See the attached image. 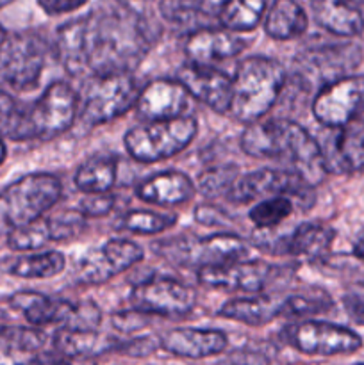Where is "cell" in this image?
<instances>
[{
    "label": "cell",
    "mask_w": 364,
    "mask_h": 365,
    "mask_svg": "<svg viewBox=\"0 0 364 365\" xmlns=\"http://www.w3.org/2000/svg\"><path fill=\"white\" fill-rule=\"evenodd\" d=\"M84 18L89 75L132 71L159 36L156 24L128 0H116Z\"/></svg>",
    "instance_id": "obj_1"
},
{
    "label": "cell",
    "mask_w": 364,
    "mask_h": 365,
    "mask_svg": "<svg viewBox=\"0 0 364 365\" xmlns=\"http://www.w3.org/2000/svg\"><path fill=\"white\" fill-rule=\"evenodd\" d=\"M239 145L246 155L256 159L282 160L288 170L298 173L310 185L320 184L327 175L318 139L291 120L275 118L248 123Z\"/></svg>",
    "instance_id": "obj_2"
},
{
    "label": "cell",
    "mask_w": 364,
    "mask_h": 365,
    "mask_svg": "<svg viewBox=\"0 0 364 365\" xmlns=\"http://www.w3.org/2000/svg\"><path fill=\"white\" fill-rule=\"evenodd\" d=\"M285 84V70L278 61L250 56L239 61L232 77V103L228 113L241 123L259 121L273 109Z\"/></svg>",
    "instance_id": "obj_3"
},
{
    "label": "cell",
    "mask_w": 364,
    "mask_h": 365,
    "mask_svg": "<svg viewBox=\"0 0 364 365\" xmlns=\"http://www.w3.org/2000/svg\"><path fill=\"white\" fill-rule=\"evenodd\" d=\"M63 185L50 173H31L0 191V235L45 216L61 198Z\"/></svg>",
    "instance_id": "obj_4"
},
{
    "label": "cell",
    "mask_w": 364,
    "mask_h": 365,
    "mask_svg": "<svg viewBox=\"0 0 364 365\" xmlns=\"http://www.w3.org/2000/svg\"><path fill=\"white\" fill-rule=\"evenodd\" d=\"M198 132L195 116H178L171 120L145 121L132 127L123 135L128 155L143 164L166 160L188 148Z\"/></svg>",
    "instance_id": "obj_5"
},
{
    "label": "cell",
    "mask_w": 364,
    "mask_h": 365,
    "mask_svg": "<svg viewBox=\"0 0 364 365\" xmlns=\"http://www.w3.org/2000/svg\"><path fill=\"white\" fill-rule=\"evenodd\" d=\"M139 86L132 71L91 75L79 98V116L86 125H103L118 120L136 106Z\"/></svg>",
    "instance_id": "obj_6"
},
{
    "label": "cell",
    "mask_w": 364,
    "mask_h": 365,
    "mask_svg": "<svg viewBox=\"0 0 364 365\" xmlns=\"http://www.w3.org/2000/svg\"><path fill=\"white\" fill-rule=\"evenodd\" d=\"M157 255L166 259L173 266L188 269L220 266V264L243 260L248 257V246L234 234H213L207 237H173L170 241L157 242L153 246Z\"/></svg>",
    "instance_id": "obj_7"
},
{
    "label": "cell",
    "mask_w": 364,
    "mask_h": 365,
    "mask_svg": "<svg viewBox=\"0 0 364 365\" xmlns=\"http://www.w3.org/2000/svg\"><path fill=\"white\" fill-rule=\"evenodd\" d=\"M79 116V96L68 82L56 81L25 110L24 141H50L71 128Z\"/></svg>",
    "instance_id": "obj_8"
},
{
    "label": "cell",
    "mask_w": 364,
    "mask_h": 365,
    "mask_svg": "<svg viewBox=\"0 0 364 365\" xmlns=\"http://www.w3.org/2000/svg\"><path fill=\"white\" fill-rule=\"evenodd\" d=\"M46 45L34 32L6 34L0 43V84L16 91L36 88L45 66Z\"/></svg>",
    "instance_id": "obj_9"
},
{
    "label": "cell",
    "mask_w": 364,
    "mask_h": 365,
    "mask_svg": "<svg viewBox=\"0 0 364 365\" xmlns=\"http://www.w3.org/2000/svg\"><path fill=\"white\" fill-rule=\"evenodd\" d=\"M270 196H288L291 200L303 202V207L313 205V185L307 184L298 173L277 168H261L250 173L239 175L232 185L228 198L234 203H250Z\"/></svg>",
    "instance_id": "obj_10"
},
{
    "label": "cell",
    "mask_w": 364,
    "mask_h": 365,
    "mask_svg": "<svg viewBox=\"0 0 364 365\" xmlns=\"http://www.w3.org/2000/svg\"><path fill=\"white\" fill-rule=\"evenodd\" d=\"M285 339L295 349L310 356L350 355L363 348V339L353 330L327 321L307 319L285 330Z\"/></svg>",
    "instance_id": "obj_11"
},
{
    "label": "cell",
    "mask_w": 364,
    "mask_h": 365,
    "mask_svg": "<svg viewBox=\"0 0 364 365\" xmlns=\"http://www.w3.org/2000/svg\"><path fill=\"white\" fill-rule=\"evenodd\" d=\"M143 259L141 246L127 239H109L88 250L75 266V280L84 285H100L125 273Z\"/></svg>",
    "instance_id": "obj_12"
},
{
    "label": "cell",
    "mask_w": 364,
    "mask_h": 365,
    "mask_svg": "<svg viewBox=\"0 0 364 365\" xmlns=\"http://www.w3.org/2000/svg\"><path fill=\"white\" fill-rule=\"evenodd\" d=\"M364 106V77L346 75L321 86L313 100V116L327 128H339L359 114Z\"/></svg>",
    "instance_id": "obj_13"
},
{
    "label": "cell",
    "mask_w": 364,
    "mask_h": 365,
    "mask_svg": "<svg viewBox=\"0 0 364 365\" xmlns=\"http://www.w3.org/2000/svg\"><path fill=\"white\" fill-rule=\"evenodd\" d=\"M131 303L139 314L182 317L195 309L196 291L173 278L156 277L134 285Z\"/></svg>",
    "instance_id": "obj_14"
},
{
    "label": "cell",
    "mask_w": 364,
    "mask_h": 365,
    "mask_svg": "<svg viewBox=\"0 0 364 365\" xmlns=\"http://www.w3.org/2000/svg\"><path fill=\"white\" fill-rule=\"evenodd\" d=\"M278 266L264 260H234L198 269V282L206 287L228 292L259 294L277 278Z\"/></svg>",
    "instance_id": "obj_15"
},
{
    "label": "cell",
    "mask_w": 364,
    "mask_h": 365,
    "mask_svg": "<svg viewBox=\"0 0 364 365\" xmlns=\"http://www.w3.org/2000/svg\"><path fill=\"white\" fill-rule=\"evenodd\" d=\"M177 81L189 96L216 113H228L232 103V77L213 64L191 63L178 68Z\"/></svg>",
    "instance_id": "obj_16"
},
{
    "label": "cell",
    "mask_w": 364,
    "mask_h": 365,
    "mask_svg": "<svg viewBox=\"0 0 364 365\" xmlns=\"http://www.w3.org/2000/svg\"><path fill=\"white\" fill-rule=\"evenodd\" d=\"M325 143L318 141L327 173H353L364 170V118L357 114L339 128H332Z\"/></svg>",
    "instance_id": "obj_17"
},
{
    "label": "cell",
    "mask_w": 364,
    "mask_h": 365,
    "mask_svg": "<svg viewBox=\"0 0 364 365\" xmlns=\"http://www.w3.org/2000/svg\"><path fill=\"white\" fill-rule=\"evenodd\" d=\"M189 93L178 81L157 78L139 89L136 110L145 121L171 120L184 116L188 109Z\"/></svg>",
    "instance_id": "obj_18"
},
{
    "label": "cell",
    "mask_w": 364,
    "mask_h": 365,
    "mask_svg": "<svg viewBox=\"0 0 364 365\" xmlns=\"http://www.w3.org/2000/svg\"><path fill=\"white\" fill-rule=\"evenodd\" d=\"M248 43L238 32L223 27H202L189 32L184 41V52L191 63L213 64L239 56Z\"/></svg>",
    "instance_id": "obj_19"
},
{
    "label": "cell",
    "mask_w": 364,
    "mask_h": 365,
    "mask_svg": "<svg viewBox=\"0 0 364 365\" xmlns=\"http://www.w3.org/2000/svg\"><path fill=\"white\" fill-rule=\"evenodd\" d=\"M164 351L182 359H209L225 351L228 344L227 334L206 328H173L159 339Z\"/></svg>",
    "instance_id": "obj_20"
},
{
    "label": "cell",
    "mask_w": 364,
    "mask_h": 365,
    "mask_svg": "<svg viewBox=\"0 0 364 365\" xmlns=\"http://www.w3.org/2000/svg\"><path fill=\"white\" fill-rule=\"evenodd\" d=\"M196 184L182 171H163L148 177L136 187V196L152 205L173 207L195 196Z\"/></svg>",
    "instance_id": "obj_21"
},
{
    "label": "cell",
    "mask_w": 364,
    "mask_h": 365,
    "mask_svg": "<svg viewBox=\"0 0 364 365\" xmlns=\"http://www.w3.org/2000/svg\"><path fill=\"white\" fill-rule=\"evenodd\" d=\"M335 232L321 223H302L289 235L278 239L277 255H293L303 260H321L330 253Z\"/></svg>",
    "instance_id": "obj_22"
},
{
    "label": "cell",
    "mask_w": 364,
    "mask_h": 365,
    "mask_svg": "<svg viewBox=\"0 0 364 365\" xmlns=\"http://www.w3.org/2000/svg\"><path fill=\"white\" fill-rule=\"evenodd\" d=\"M363 59V50L353 43H339V45H325L316 50H309L303 56L305 71L318 73L325 84L335 78L346 77ZM323 84V86H325Z\"/></svg>",
    "instance_id": "obj_23"
},
{
    "label": "cell",
    "mask_w": 364,
    "mask_h": 365,
    "mask_svg": "<svg viewBox=\"0 0 364 365\" xmlns=\"http://www.w3.org/2000/svg\"><path fill=\"white\" fill-rule=\"evenodd\" d=\"M285 296L284 294H259L248 298H236L225 303L218 316L225 319L238 321L246 327H263L277 317H284Z\"/></svg>",
    "instance_id": "obj_24"
},
{
    "label": "cell",
    "mask_w": 364,
    "mask_h": 365,
    "mask_svg": "<svg viewBox=\"0 0 364 365\" xmlns=\"http://www.w3.org/2000/svg\"><path fill=\"white\" fill-rule=\"evenodd\" d=\"M316 24L338 38H355L364 31V16L352 0H309Z\"/></svg>",
    "instance_id": "obj_25"
},
{
    "label": "cell",
    "mask_w": 364,
    "mask_h": 365,
    "mask_svg": "<svg viewBox=\"0 0 364 365\" xmlns=\"http://www.w3.org/2000/svg\"><path fill=\"white\" fill-rule=\"evenodd\" d=\"M9 303L13 309L24 314L27 323L38 328L49 324L64 327L75 310V303L63 298H52L41 292H16Z\"/></svg>",
    "instance_id": "obj_26"
},
{
    "label": "cell",
    "mask_w": 364,
    "mask_h": 365,
    "mask_svg": "<svg viewBox=\"0 0 364 365\" xmlns=\"http://www.w3.org/2000/svg\"><path fill=\"white\" fill-rule=\"evenodd\" d=\"M54 53L64 70L74 77L89 73L88 48H86V18L63 24L56 32Z\"/></svg>",
    "instance_id": "obj_27"
},
{
    "label": "cell",
    "mask_w": 364,
    "mask_h": 365,
    "mask_svg": "<svg viewBox=\"0 0 364 365\" xmlns=\"http://www.w3.org/2000/svg\"><path fill=\"white\" fill-rule=\"evenodd\" d=\"M45 346L38 327H0V365H29Z\"/></svg>",
    "instance_id": "obj_28"
},
{
    "label": "cell",
    "mask_w": 364,
    "mask_h": 365,
    "mask_svg": "<svg viewBox=\"0 0 364 365\" xmlns=\"http://www.w3.org/2000/svg\"><path fill=\"white\" fill-rule=\"evenodd\" d=\"M264 32L277 41H289L305 34L309 16L296 0H273L263 18Z\"/></svg>",
    "instance_id": "obj_29"
},
{
    "label": "cell",
    "mask_w": 364,
    "mask_h": 365,
    "mask_svg": "<svg viewBox=\"0 0 364 365\" xmlns=\"http://www.w3.org/2000/svg\"><path fill=\"white\" fill-rule=\"evenodd\" d=\"M54 346L61 356H95L118 351L120 341L96 330H68L61 328L54 337Z\"/></svg>",
    "instance_id": "obj_30"
},
{
    "label": "cell",
    "mask_w": 364,
    "mask_h": 365,
    "mask_svg": "<svg viewBox=\"0 0 364 365\" xmlns=\"http://www.w3.org/2000/svg\"><path fill=\"white\" fill-rule=\"evenodd\" d=\"M223 0H161V14L170 24L188 25L191 31L211 27L209 21H218V11Z\"/></svg>",
    "instance_id": "obj_31"
},
{
    "label": "cell",
    "mask_w": 364,
    "mask_h": 365,
    "mask_svg": "<svg viewBox=\"0 0 364 365\" xmlns=\"http://www.w3.org/2000/svg\"><path fill=\"white\" fill-rule=\"evenodd\" d=\"M268 0H223L218 11L220 27L232 32L253 31L263 21Z\"/></svg>",
    "instance_id": "obj_32"
},
{
    "label": "cell",
    "mask_w": 364,
    "mask_h": 365,
    "mask_svg": "<svg viewBox=\"0 0 364 365\" xmlns=\"http://www.w3.org/2000/svg\"><path fill=\"white\" fill-rule=\"evenodd\" d=\"M118 166L113 157H91L75 173V187L82 195L111 192L116 182Z\"/></svg>",
    "instance_id": "obj_33"
},
{
    "label": "cell",
    "mask_w": 364,
    "mask_h": 365,
    "mask_svg": "<svg viewBox=\"0 0 364 365\" xmlns=\"http://www.w3.org/2000/svg\"><path fill=\"white\" fill-rule=\"evenodd\" d=\"M66 267V259L61 252L49 250L41 253H31V255H20L13 259L7 266V273L18 278H52L63 273Z\"/></svg>",
    "instance_id": "obj_34"
},
{
    "label": "cell",
    "mask_w": 364,
    "mask_h": 365,
    "mask_svg": "<svg viewBox=\"0 0 364 365\" xmlns=\"http://www.w3.org/2000/svg\"><path fill=\"white\" fill-rule=\"evenodd\" d=\"M177 223V216L168 212H153V210L134 209L125 212L118 221V228L131 234L157 235L168 230Z\"/></svg>",
    "instance_id": "obj_35"
},
{
    "label": "cell",
    "mask_w": 364,
    "mask_h": 365,
    "mask_svg": "<svg viewBox=\"0 0 364 365\" xmlns=\"http://www.w3.org/2000/svg\"><path fill=\"white\" fill-rule=\"evenodd\" d=\"M295 210V202L288 196L263 198L250 209L248 217L257 228H275L288 220Z\"/></svg>",
    "instance_id": "obj_36"
},
{
    "label": "cell",
    "mask_w": 364,
    "mask_h": 365,
    "mask_svg": "<svg viewBox=\"0 0 364 365\" xmlns=\"http://www.w3.org/2000/svg\"><path fill=\"white\" fill-rule=\"evenodd\" d=\"M50 241H52V232H50L49 217L45 216L7 234V246L14 252H36Z\"/></svg>",
    "instance_id": "obj_37"
},
{
    "label": "cell",
    "mask_w": 364,
    "mask_h": 365,
    "mask_svg": "<svg viewBox=\"0 0 364 365\" xmlns=\"http://www.w3.org/2000/svg\"><path fill=\"white\" fill-rule=\"evenodd\" d=\"M238 177L239 171L234 164L209 168L196 178V191L206 196H228Z\"/></svg>",
    "instance_id": "obj_38"
},
{
    "label": "cell",
    "mask_w": 364,
    "mask_h": 365,
    "mask_svg": "<svg viewBox=\"0 0 364 365\" xmlns=\"http://www.w3.org/2000/svg\"><path fill=\"white\" fill-rule=\"evenodd\" d=\"M332 307L330 296L320 289H310L307 292L285 296V317H300L309 316V314L325 312Z\"/></svg>",
    "instance_id": "obj_39"
},
{
    "label": "cell",
    "mask_w": 364,
    "mask_h": 365,
    "mask_svg": "<svg viewBox=\"0 0 364 365\" xmlns=\"http://www.w3.org/2000/svg\"><path fill=\"white\" fill-rule=\"evenodd\" d=\"M25 110L20 109L16 100L0 89V138L24 141Z\"/></svg>",
    "instance_id": "obj_40"
},
{
    "label": "cell",
    "mask_w": 364,
    "mask_h": 365,
    "mask_svg": "<svg viewBox=\"0 0 364 365\" xmlns=\"http://www.w3.org/2000/svg\"><path fill=\"white\" fill-rule=\"evenodd\" d=\"M86 217L75 210H63L61 214L49 217L50 232H52V241H70L75 239L84 230Z\"/></svg>",
    "instance_id": "obj_41"
},
{
    "label": "cell",
    "mask_w": 364,
    "mask_h": 365,
    "mask_svg": "<svg viewBox=\"0 0 364 365\" xmlns=\"http://www.w3.org/2000/svg\"><path fill=\"white\" fill-rule=\"evenodd\" d=\"M100 321H102V312H100L95 303H75V310L71 314L70 321L61 328H68V330H96Z\"/></svg>",
    "instance_id": "obj_42"
},
{
    "label": "cell",
    "mask_w": 364,
    "mask_h": 365,
    "mask_svg": "<svg viewBox=\"0 0 364 365\" xmlns=\"http://www.w3.org/2000/svg\"><path fill=\"white\" fill-rule=\"evenodd\" d=\"M114 196L111 192H96V195H84L79 200L77 210L84 217H102L113 210Z\"/></svg>",
    "instance_id": "obj_43"
},
{
    "label": "cell",
    "mask_w": 364,
    "mask_h": 365,
    "mask_svg": "<svg viewBox=\"0 0 364 365\" xmlns=\"http://www.w3.org/2000/svg\"><path fill=\"white\" fill-rule=\"evenodd\" d=\"M343 305L355 323L364 324V282L350 285L343 296Z\"/></svg>",
    "instance_id": "obj_44"
},
{
    "label": "cell",
    "mask_w": 364,
    "mask_h": 365,
    "mask_svg": "<svg viewBox=\"0 0 364 365\" xmlns=\"http://www.w3.org/2000/svg\"><path fill=\"white\" fill-rule=\"evenodd\" d=\"M195 220L198 223L206 225V227H227L231 223V217L227 214H223V210L220 207L209 205V203H203L195 209Z\"/></svg>",
    "instance_id": "obj_45"
},
{
    "label": "cell",
    "mask_w": 364,
    "mask_h": 365,
    "mask_svg": "<svg viewBox=\"0 0 364 365\" xmlns=\"http://www.w3.org/2000/svg\"><path fill=\"white\" fill-rule=\"evenodd\" d=\"M159 346H161L159 341H156L153 337H139V339H132V341H127V342H120L118 351L131 356H146L150 355V353L156 351Z\"/></svg>",
    "instance_id": "obj_46"
},
{
    "label": "cell",
    "mask_w": 364,
    "mask_h": 365,
    "mask_svg": "<svg viewBox=\"0 0 364 365\" xmlns=\"http://www.w3.org/2000/svg\"><path fill=\"white\" fill-rule=\"evenodd\" d=\"M88 2L89 0H38V6L50 16H59V14L74 13Z\"/></svg>",
    "instance_id": "obj_47"
},
{
    "label": "cell",
    "mask_w": 364,
    "mask_h": 365,
    "mask_svg": "<svg viewBox=\"0 0 364 365\" xmlns=\"http://www.w3.org/2000/svg\"><path fill=\"white\" fill-rule=\"evenodd\" d=\"M29 365H68L63 356H36Z\"/></svg>",
    "instance_id": "obj_48"
},
{
    "label": "cell",
    "mask_w": 364,
    "mask_h": 365,
    "mask_svg": "<svg viewBox=\"0 0 364 365\" xmlns=\"http://www.w3.org/2000/svg\"><path fill=\"white\" fill-rule=\"evenodd\" d=\"M353 255H355L357 259L364 260V230L357 235L355 242H353Z\"/></svg>",
    "instance_id": "obj_49"
},
{
    "label": "cell",
    "mask_w": 364,
    "mask_h": 365,
    "mask_svg": "<svg viewBox=\"0 0 364 365\" xmlns=\"http://www.w3.org/2000/svg\"><path fill=\"white\" fill-rule=\"evenodd\" d=\"M6 160V145L2 143V138H0V164Z\"/></svg>",
    "instance_id": "obj_50"
},
{
    "label": "cell",
    "mask_w": 364,
    "mask_h": 365,
    "mask_svg": "<svg viewBox=\"0 0 364 365\" xmlns=\"http://www.w3.org/2000/svg\"><path fill=\"white\" fill-rule=\"evenodd\" d=\"M6 34H7V32L4 31V27H2V25H0V43H2V39L6 38Z\"/></svg>",
    "instance_id": "obj_51"
},
{
    "label": "cell",
    "mask_w": 364,
    "mask_h": 365,
    "mask_svg": "<svg viewBox=\"0 0 364 365\" xmlns=\"http://www.w3.org/2000/svg\"><path fill=\"white\" fill-rule=\"evenodd\" d=\"M352 2H355L357 6H364V0H352Z\"/></svg>",
    "instance_id": "obj_52"
},
{
    "label": "cell",
    "mask_w": 364,
    "mask_h": 365,
    "mask_svg": "<svg viewBox=\"0 0 364 365\" xmlns=\"http://www.w3.org/2000/svg\"><path fill=\"white\" fill-rule=\"evenodd\" d=\"M359 116H363V118H364V106H363V109L359 110Z\"/></svg>",
    "instance_id": "obj_53"
},
{
    "label": "cell",
    "mask_w": 364,
    "mask_h": 365,
    "mask_svg": "<svg viewBox=\"0 0 364 365\" xmlns=\"http://www.w3.org/2000/svg\"><path fill=\"white\" fill-rule=\"evenodd\" d=\"M4 2H6V0H0V6H2V4H4Z\"/></svg>",
    "instance_id": "obj_54"
},
{
    "label": "cell",
    "mask_w": 364,
    "mask_h": 365,
    "mask_svg": "<svg viewBox=\"0 0 364 365\" xmlns=\"http://www.w3.org/2000/svg\"><path fill=\"white\" fill-rule=\"evenodd\" d=\"M357 365H364V364H357Z\"/></svg>",
    "instance_id": "obj_55"
}]
</instances>
